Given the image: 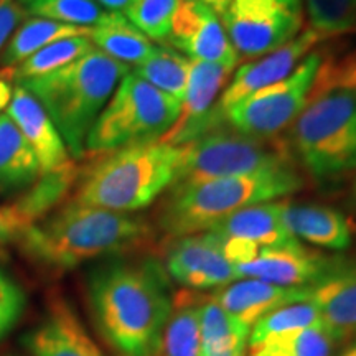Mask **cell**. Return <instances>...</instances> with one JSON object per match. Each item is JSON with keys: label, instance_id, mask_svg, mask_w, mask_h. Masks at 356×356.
Listing matches in <instances>:
<instances>
[{"label": "cell", "instance_id": "obj_38", "mask_svg": "<svg viewBox=\"0 0 356 356\" xmlns=\"http://www.w3.org/2000/svg\"><path fill=\"white\" fill-rule=\"evenodd\" d=\"M96 2L99 3L104 10L122 13L126 12V8L129 7V3H131L132 0H96Z\"/></svg>", "mask_w": 356, "mask_h": 356}, {"label": "cell", "instance_id": "obj_35", "mask_svg": "<svg viewBox=\"0 0 356 356\" xmlns=\"http://www.w3.org/2000/svg\"><path fill=\"white\" fill-rule=\"evenodd\" d=\"M25 307V296L22 289L10 277L0 275V340L19 322Z\"/></svg>", "mask_w": 356, "mask_h": 356}, {"label": "cell", "instance_id": "obj_20", "mask_svg": "<svg viewBox=\"0 0 356 356\" xmlns=\"http://www.w3.org/2000/svg\"><path fill=\"white\" fill-rule=\"evenodd\" d=\"M282 220L297 241L345 251L355 238V225L343 211L318 203H292L284 200Z\"/></svg>", "mask_w": 356, "mask_h": 356}, {"label": "cell", "instance_id": "obj_15", "mask_svg": "<svg viewBox=\"0 0 356 356\" xmlns=\"http://www.w3.org/2000/svg\"><path fill=\"white\" fill-rule=\"evenodd\" d=\"M233 71L215 63L191 60L180 114L160 142L178 147L210 131L211 113Z\"/></svg>", "mask_w": 356, "mask_h": 356}, {"label": "cell", "instance_id": "obj_41", "mask_svg": "<svg viewBox=\"0 0 356 356\" xmlns=\"http://www.w3.org/2000/svg\"><path fill=\"white\" fill-rule=\"evenodd\" d=\"M340 356H356V338L355 340H351V343L346 346V348L343 350V353H341Z\"/></svg>", "mask_w": 356, "mask_h": 356}, {"label": "cell", "instance_id": "obj_21", "mask_svg": "<svg viewBox=\"0 0 356 356\" xmlns=\"http://www.w3.org/2000/svg\"><path fill=\"white\" fill-rule=\"evenodd\" d=\"M211 297L236 320L252 328L279 307L309 300L310 287H280L259 279H238L218 289Z\"/></svg>", "mask_w": 356, "mask_h": 356}, {"label": "cell", "instance_id": "obj_4", "mask_svg": "<svg viewBox=\"0 0 356 356\" xmlns=\"http://www.w3.org/2000/svg\"><path fill=\"white\" fill-rule=\"evenodd\" d=\"M304 185L299 167L291 165L170 188L157 222L173 239L204 233L243 208L289 197Z\"/></svg>", "mask_w": 356, "mask_h": 356}, {"label": "cell", "instance_id": "obj_14", "mask_svg": "<svg viewBox=\"0 0 356 356\" xmlns=\"http://www.w3.org/2000/svg\"><path fill=\"white\" fill-rule=\"evenodd\" d=\"M343 256H327L300 243L264 248L252 261L236 267L239 279H259L280 287H310L327 277Z\"/></svg>", "mask_w": 356, "mask_h": 356}, {"label": "cell", "instance_id": "obj_26", "mask_svg": "<svg viewBox=\"0 0 356 356\" xmlns=\"http://www.w3.org/2000/svg\"><path fill=\"white\" fill-rule=\"evenodd\" d=\"M95 48L89 37H70L58 40L38 50L33 55L25 58L19 65L12 68H3L0 71L3 78L10 83H22L26 79L43 76V74L53 73V71L63 68V66L73 63L74 60L86 55Z\"/></svg>", "mask_w": 356, "mask_h": 356}, {"label": "cell", "instance_id": "obj_11", "mask_svg": "<svg viewBox=\"0 0 356 356\" xmlns=\"http://www.w3.org/2000/svg\"><path fill=\"white\" fill-rule=\"evenodd\" d=\"M325 38L327 37L309 26L284 47L256 58L254 61L238 66L231 74L226 88L222 89L220 99L216 101L210 118V131L222 127L221 119L231 106L289 76L300 65V61L310 51H314V48Z\"/></svg>", "mask_w": 356, "mask_h": 356}, {"label": "cell", "instance_id": "obj_8", "mask_svg": "<svg viewBox=\"0 0 356 356\" xmlns=\"http://www.w3.org/2000/svg\"><path fill=\"white\" fill-rule=\"evenodd\" d=\"M178 147L180 160L170 188L297 165L287 140L257 139L228 126L218 127Z\"/></svg>", "mask_w": 356, "mask_h": 356}, {"label": "cell", "instance_id": "obj_7", "mask_svg": "<svg viewBox=\"0 0 356 356\" xmlns=\"http://www.w3.org/2000/svg\"><path fill=\"white\" fill-rule=\"evenodd\" d=\"M181 102L129 71L114 89L86 140V155H104L144 142H157L170 131Z\"/></svg>", "mask_w": 356, "mask_h": 356}, {"label": "cell", "instance_id": "obj_27", "mask_svg": "<svg viewBox=\"0 0 356 356\" xmlns=\"http://www.w3.org/2000/svg\"><path fill=\"white\" fill-rule=\"evenodd\" d=\"M200 297L181 292L173 297V310L163 332V356H202L198 318Z\"/></svg>", "mask_w": 356, "mask_h": 356}, {"label": "cell", "instance_id": "obj_13", "mask_svg": "<svg viewBox=\"0 0 356 356\" xmlns=\"http://www.w3.org/2000/svg\"><path fill=\"white\" fill-rule=\"evenodd\" d=\"M167 275L186 289H221L239 279L220 241L208 231L175 238L165 254Z\"/></svg>", "mask_w": 356, "mask_h": 356}, {"label": "cell", "instance_id": "obj_23", "mask_svg": "<svg viewBox=\"0 0 356 356\" xmlns=\"http://www.w3.org/2000/svg\"><path fill=\"white\" fill-rule=\"evenodd\" d=\"M89 38L97 50L127 66L140 65L157 47L124 13L118 12H109L99 25L92 26Z\"/></svg>", "mask_w": 356, "mask_h": 356}, {"label": "cell", "instance_id": "obj_32", "mask_svg": "<svg viewBox=\"0 0 356 356\" xmlns=\"http://www.w3.org/2000/svg\"><path fill=\"white\" fill-rule=\"evenodd\" d=\"M178 3L180 0H132L124 15L145 37L165 47Z\"/></svg>", "mask_w": 356, "mask_h": 356}, {"label": "cell", "instance_id": "obj_24", "mask_svg": "<svg viewBox=\"0 0 356 356\" xmlns=\"http://www.w3.org/2000/svg\"><path fill=\"white\" fill-rule=\"evenodd\" d=\"M40 177L33 149L7 113L0 114V188H29Z\"/></svg>", "mask_w": 356, "mask_h": 356}, {"label": "cell", "instance_id": "obj_5", "mask_svg": "<svg viewBox=\"0 0 356 356\" xmlns=\"http://www.w3.org/2000/svg\"><path fill=\"white\" fill-rule=\"evenodd\" d=\"M178 160L180 147L160 140L113 150L76 180L71 200L118 213L144 210L170 188Z\"/></svg>", "mask_w": 356, "mask_h": 356}, {"label": "cell", "instance_id": "obj_31", "mask_svg": "<svg viewBox=\"0 0 356 356\" xmlns=\"http://www.w3.org/2000/svg\"><path fill=\"white\" fill-rule=\"evenodd\" d=\"M26 10L32 17L81 29L99 25L109 13L96 0H38Z\"/></svg>", "mask_w": 356, "mask_h": 356}, {"label": "cell", "instance_id": "obj_43", "mask_svg": "<svg viewBox=\"0 0 356 356\" xmlns=\"http://www.w3.org/2000/svg\"><path fill=\"white\" fill-rule=\"evenodd\" d=\"M0 275H2V270H0Z\"/></svg>", "mask_w": 356, "mask_h": 356}, {"label": "cell", "instance_id": "obj_10", "mask_svg": "<svg viewBox=\"0 0 356 356\" xmlns=\"http://www.w3.org/2000/svg\"><path fill=\"white\" fill-rule=\"evenodd\" d=\"M241 58H259L277 50L304 30V0H229L220 17Z\"/></svg>", "mask_w": 356, "mask_h": 356}, {"label": "cell", "instance_id": "obj_16", "mask_svg": "<svg viewBox=\"0 0 356 356\" xmlns=\"http://www.w3.org/2000/svg\"><path fill=\"white\" fill-rule=\"evenodd\" d=\"M76 165L47 173L30 185L24 195L0 204V246L19 243L32 226L60 207L76 184Z\"/></svg>", "mask_w": 356, "mask_h": 356}, {"label": "cell", "instance_id": "obj_29", "mask_svg": "<svg viewBox=\"0 0 356 356\" xmlns=\"http://www.w3.org/2000/svg\"><path fill=\"white\" fill-rule=\"evenodd\" d=\"M337 340L325 325L282 333L249 346L251 356H332Z\"/></svg>", "mask_w": 356, "mask_h": 356}, {"label": "cell", "instance_id": "obj_22", "mask_svg": "<svg viewBox=\"0 0 356 356\" xmlns=\"http://www.w3.org/2000/svg\"><path fill=\"white\" fill-rule=\"evenodd\" d=\"M284 200L246 207L218 222L208 233L218 238H234L256 244L259 249L300 243L289 233L282 220Z\"/></svg>", "mask_w": 356, "mask_h": 356}, {"label": "cell", "instance_id": "obj_39", "mask_svg": "<svg viewBox=\"0 0 356 356\" xmlns=\"http://www.w3.org/2000/svg\"><path fill=\"white\" fill-rule=\"evenodd\" d=\"M197 2H202L203 6L210 7L213 12L218 13V17H221L222 12H225L226 7H228L229 0H197Z\"/></svg>", "mask_w": 356, "mask_h": 356}, {"label": "cell", "instance_id": "obj_18", "mask_svg": "<svg viewBox=\"0 0 356 356\" xmlns=\"http://www.w3.org/2000/svg\"><path fill=\"white\" fill-rule=\"evenodd\" d=\"M33 356H102L76 312L63 297H53L43 318L26 338Z\"/></svg>", "mask_w": 356, "mask_h": 356}, {"label": "cell", "instance_id": "obj_12", "mask_svg": "<svg viewBox=\"0 0 356 356\" xmlns=\"http://www.w3.org/2000/svg\"><path fill=\"white\" fill-rule=\"evenodd\" d=\"M165 47H175L190 60L236 70L239 56L218 13L197 0H180Z\"/></svg>", "mask_w": 356, "mask_h": 356}, {"label": "cell", "instance_id": "obj_36", "mask_svg": "<svg viewBox=\"0 0 356 356\" xmlns=\"http://www.w3.org/2000/svg\"><path fill=\"white\" fill-rule=\"evenodd\" d=\"M29 10L15 0H0V56L15 30L29 19Z\"/></svg>", "mask_w": 356, "mask_h": 356}, {"label": "cell", "instance_id": "obj_3", "mask_svg": "<svg viewBox=\"0 0 356 356\" xmlns=\"http://www.w3.org/2000/svg\"><path fill=\"white\" fill-rule=\"evenodd\" d=\"M131 66L92 48L86 55L43 76L17 83L47 111L74 160L86 155L97 118Z\"/></svg>", "mask_w": 356, "mask_h": 356}, {"label": "cell", "instance_id": "obj_2", "mask_svg": "<svg viewBox=\"0 0 356 356\" xmlns=\"http://www.w3.org/2000/svg\"><path fill=\"white\" fill-rule=\"evenodd\" d=\"M152 236L145 218L70 200L32 226L19 243L38 264L68 270L86 261L145 246Z\"/></svg>", "mask_w": 356, "mask_h": 356}, {"label": "cell", "instance_id": "obj_17", "mask_svg": "<svg viewBox=\"0 0 356 356\" xmlns=\"http://www.w3.org/2000/svg\"><path fill=\"white\" fill-rule=\"evenodd\" d=\"M6 113L33 149L42 175L74 167V159L70 155L68 147L50 115L20 84L13 86L10 104Z\"/></svg>", "mask_w": 356, "mask_h": 356}, {"label": "cell", "instance_id": "obj_34", "mask_svg": "<svg viewBox=\"0 0 356 356\" xmlns=\"http://www.w3.org/2000/svg\"><path fill=\"white\" fill-rule=\"evenodd\" d=\"M340 88L356 95V51L341 60L322 61L314 89Z\"/></svg>", "mask_w": 356, "mask_h": 356}, {"label": "cell", "instance_id": "obj_30", "mask_svg": "<svg viewBox=\"0 0 356 356\" xmlns=\"http://www.w3.org/2000/svg\"><path fill=\"white\" fill-rule=\"evenodd\" d=\"M315 325H323L318 307L309 300L292 302L282 305L262 317L249 332V346L259 345L267 338L282 335V333L297 332L302 328H310Z\"/></svg>", "mask_w": 356, "mask_h": 356}, {"label": "cell", "instance_id": "obj_33", "mask_svg": "<svg viewBox=\"0 0 356 356\" xmlns=\"http://www.w3.org/2000/svg\"><path fill=\"white\" fill-rule=\"evenodd\" d=\"M310 26L323 37L356 29V0H305Z\"/></svg>", "mask_w": 356, "mask_h": 356}, {"label": "cell", "instance_id": "obj_37", "mask_svg": "<svg viewBox=\"0 0 356 356\" xmlns=\"http://www.w3.org/2000/svg\"><path fill=\"white\" fill-rule=\"evenodd\" d=\"M13 92V84L0 74V114H3L10 104Z\"/></svg>", "mask_w": 356, "mask_h": 356}, {"label": "cell", "instance_id": "obj_28", "mask_svg": "<svg viewBox=\"0 0 356 356\" xmlns=\"http://www.w3.org/2000/svg\"><path fill=\"white\" fill-rule=\"evenodd\" d=\"M190 68L191 60L184 53L170 47H155L152 55L137 65L132 73L152 84L159 91L181 102L188 83Z\"/></svg>", "mask_w": 356, "mask_h": 356}, {"label": "cell", "instance_id": "obj_6", "mask_svg": "<svg viewBox=\"0 0 356 356\" xmlns=\"http://www.w3.org/2000/svg\"><path fill=\"white\" fill-rule=\"evenodd\" d=\"M287 144L297 165L317 181L356 173V95L348 89H314L293 121Z\"/></svg>", "mask_w": 356, "mask_h": 356}, {"label": "cell", "instance_id": "obj_19", "mask_svg": "<svg viewBox=\"0 0 356 356\" xmlns=\"http://www.w3.org/2000/svg\"><path fill=\"white\" fill-rule=\"evenodd\" d=\"M309 299L318 307L322 322L337 341L356 338V261H343L327 277L310 286Z\"/></svg>", "mask_w": 356, "mask_h": 356}, {"label": "cell", "instance_id": "obj_40", "mask_svg": "<svg viewBox=\"0 0 356 356\" xmlns=\"http://www.w3.org/2000/svg\"><path fill=\"white\" fill-rule=\"evenodd\" d=\"M346 203L348 208H351L356 213V173L351 175V180L348 184V191H346Z\"/></svg>", "mask_w": 356, "mask_h": 356}, {"label": "cell", "instance_id": "obj_42", "mask_svg": "<svg viewBox=\"0 0 356 356\" xmlns=\"http://www.w3.org/2000/svg\"><path fill=\"white\" fill-rule=\"evenodd\" d=\"M33 2H38V0H20V3L24 7H29V6H32Z\"/></svg>", "mask_w": 356, "mask_h": 356}, {"label": "cell", "instance_id": "obj_25", "mask_svg": "<svg viewBox=\"0 0 356 356\" xmlns=\"http://www.w3.org/2000/svg\"><path fill=\"white\" fill-rule=\"evenodd\" d=\"M89 35L91 29L63 25L40 17H29L12 35L10 42L7 43L6 50L0 56V65L3 68H12L53 42L70 37H89Z\"/></svg>", "mask_w": 356, "mask_h": 356}, {"label": "cell", "instance_id": "obj_1", "mask_svg": "<svg viewBox=\"0 0 356 356\" xmlns=\"http://www.w3.org/2000/svg\"><path fill=\"white\" fill-rule=\"evenodd\" d=\"M88 296L102 337L126 356H157L173 310L170 284L155 259H114L88 279Z\"/></svg>", "mask_w": 356, "mask_h": 356}, {"label": "cell", "instance_id": "obj_9", "mask_svg": "<svg viewBox=\"0 0 356 356\" xmlns=\"http://www.w3.org/2000/svg\"><path fill=\"white\" fill-rule=\"evenodd\" d=\"M322 61V53L310 51L289 76L231 106L221 124L257 139H277L305 109Z\"/></svg>", "mask_w": 356, "mask_h": 356}]
</instances>
